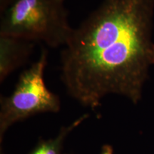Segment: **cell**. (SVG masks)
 Returning <instances> with one entry per match:
<instances>
[{
	"label": "cell",
	"mask_w": 154,
	"mask_h": 154,
	"mask_svg": "<svg viewBox=\"0 0 154 154\" xmlns=\"http://www.w3.org/2000/svg\"><path fill=\"white\" fill-rule=\"evenodd\" d=\"M154 0H103L60 54L68 94L91 110L114 94L140 101L154 66Z\"/></svg>",
	"instance_id": "6da1fadb"
},
{
	"label": "cell",
	"mask_w": 154,
	"mask_h": 154,
	"mask_svg": "<svg viewBox=\"0 0 154 154\" xmlns=\"http://www.w3.org/2000/svg\"><path fill=\"white\" fill-rule=\"evenodd\" d=\"M74 28L69 24L64 0H13L1 13L0 35L63 47Z\"/></svg>",
	"instance_id": "7a4b0ae2"
},
{
	"label": "cell",
	"mask_w": 154,
	"mask_h": 154,
	"mask_svg": "<svg viewBox=\"0 0 154 154\" xmlns=\"http://www.w3.org/2000/svg\"><path fill=\"white\" fill-rule=\"evenodd\" d=\"M48 62V51L42 49L38 59L23 71L14 91L2 96L0 101V139L9 128L19 121L43 113H57L61 101L46 85L44 74Z\"/></svg>",
	"instance_id": "3957f363"
},
{
	"label": "cell",
	"mask_w": 154,
	"mask_h": 154,
	"mask_svg": "<svg viewBox=\"0 0 154 154\" xmlns=\"http://www.w3.org/2000/svg\"><path fill=\"white\" fill-rule=\"evenodd\" d=\"M35 43L24 38L0 35V83L28 61Z\"/></svg>",
	"instance_id": "277c9868"
},
{
	"label": "cell",
	"mask_w": 154,
	"mask_h": 154,
	"mask_svg": "<svg viewBox=\"0 0 154 154\" xmlns=\"http://www.w3.org/2000/svg\"><path fill=\"white\" fill-rule=\"evenodd\" d=\"M88 117V115L86 113L68 126H63L55 138L39 142L29 154H62L63 144L66 138Z\"/></svg>",
	"instance_id": "5b68a950"
},
{
	"label": "cell",
	"mask_w": 154,
	"mask_h": 154,
	"mask_svg": "<svg viewBox=\"0 0 154 154\" xmlns=\"http://www.w3.org/2000/svg\"><path fill=\"white\" fill-rule=\"evenodd\" d=\"M12 2L13 0H0V12L2 13Z\"/></svg>",
	"instance_id": "8992f818"
},
{
	"label": "cell",
	"mask_w": 154,
	"mask_h": 154,
	"mask_svg": "<svg viewBox=\"0 0 154 154\" xmlns=\"http://www.w3.org/2000/svg\"><path fill=\"white\" fill-rule=\"evenodd\" d=\"M100 154H113L112 147L109 145H104L102 147Z\"/></svg>",
	"instance_id": "52a82bcc"
}]
</instances>
